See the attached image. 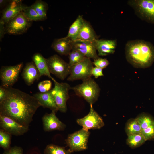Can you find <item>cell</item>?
I'll use <instances>...</instances> for the list:
<instances>
[{"instance_id":"cell-1","label":"cell","mask_w":154,"mask_h":154,"mask_svg":"<svg viewBox=\"0 0 154 154\" xmlns=\"http://www.w3.org/2000/svg\"><path fill=\"white\" fill-rule=\"evenodd\" d=\"M6 89L5 97L0 102V115L29 127L41 105L33 95L12 87Z\"/></svg>"},{"instance_id":"cell-2","label":"cell","mask_w":154,"mask_h":154,"mask_svg":"<svg viewBox=\"0 0 154 154\" xmlns=\"http://www.w3.org/2000/svg\"><path fill=\"white\" fill-rule=\"evenodd\" d=\"M125 50L127 61L134 68H149L154 62V46L149 42L141 39L129 40Z\"/></svg>"},{"instance_id":"cell-3","label":"cell","mask_w":154,"mask_h":154,"mask_svg":"<svg viewBox=\"0 0 154 154\" xmlns=\"http://www.w3.org/2000/svg\"><path fill=\"white\" fill-rule=\"evenodd\" d=\"M76 94L83 98L90 105H92L98 100L100 88L94 79L90 78L82 81V83L71 87Z\"/></svg>"},{"instance_id":"cell-4","label":"cell","mask_w":154,"mask_h":154,"mask_svg":"<svg viewBox=\"0 0 154 154\" xmlns=\"http://www.w3.org/2000/svg\"><path fill=\"white\" fill-rule=\"evenodd\" d=\"M127 3L140 19L154 24V0H129Z\"/></svg>"},{"instance_id":"cell-5","label":"cell","mask_w":154,"mask_h":154,"mask_svg":"<svg viewBox=\"0 0 154 154\" xmlns=\"http://www.w3.org/2000/svg\"><path fill=\"white\" fill-rule=\"evenodd\" d=\"M90 134L88 130L83 128L69 134L65 141L69 151L72 153L86 149Z\"/></svg>"},{"instance_id":"cell-6","label":"cell","mask_w":154,"mask_h":154,"mask_svg":"<svg viewBox=\"0 0 154 154\" xmlns=\"http://www.w3.org/2000/svg\"><path fill=\"white\" fill-rule=\"evenodd\" d=\"M52 80L54 86L51 92L54 100L58 111L65 113L67 109L66 103L69 98V92L71 87L68 83L58 82L54 78Z\"/></svg>"},{"instance_id":"cell-7","label":"cell","mask_w":154,"mask_h":154,"mask_svg":"<svg viewBox=\"0 0 154 154\" xmlns=\"http://www.w3.org/2000/svg\"><path fill=\"white\" fill-rule=\"evenodd\" d=\"M93 65L90 59L86 58L81 62L70 68L67 80L69 81L80 80L83 81L91 78Z\"/></svg>"},{"instance_id":"cell-8","label":"cell","mask_w":154,"mask_h":154,"mask_svg":"<svg viewBox=\"0 0 154 154\" xmlns=\"http://www.w3.org/2000/svg\"><path fill=\"white\" fill-rule=\"evenodd\" d=\"M49 71L60 79H65L70 74V68L67 63L57 54L46 59Z\"/></svg>"},{"instance_id":"cell-9","label":"cell","mask_w":154,"mask_h":154,"mask_svg":"<svg viewBox=\"0 0 154 154\" xmlns=\"http://www.w3.org/2000/svg\"><path fill=\"white\" fill-rule=\"evenodd\" d=\"M31 22L22 11L5 24L6 32L13 35L22 34L31 26Z\"/></svg>"},{"instance_id":"cell-10","label":"cell","mask_w":154,"mask_h":154,"mask_svg":"<svg viewBox=\"0 0 154 154\" xmlns=\"http://www.w3.org/2000/svg\"><path fill=\"white\" fill-rule=\"evenodd\" d=\"M23 67V62L14 66H2L0 71L1 86L6 88L11 87L17 81Z\"/></svg>"},{"instance_id":"cell-11","label":"cell","mask_w":154,"mask_h":154,"mask_svg":"<svg viewBox=\"0 0 154 154\" xmlns=\"http://www.w3.org/2000/svg\"><path fill=\"white\" fill-rule=\"evenodd\" d=\"M77 124L82 128L88 130L99 129L104 125L102 118L94 109L92 105H90L88 113L83 117L76 120Z\"/></svg>"},{"instance_id":"cell-12","label":"cell","mask_w":154,"mask_h":154,"mask_svg":"<svg viewBox=\"0 0 154 154\" xmlns=\"http://www.w3.org/2000/svg\"><path fill=\"white\" fill-rule=\"evenodd\" d=\"M72 50L77 51L90 59L94 60L99 57L97 53L95 40L94 41H82L76 40L72 41Z\"/></svg>"},{"instance_id":"cell-13","label":"cell","mask_w":154,"mask_h":154,"mask_svg":"<svg viewBox=\"0 0 154 154\" xmlns=\"http://www.w3.org/2000/svg\"><path fill=\"white\" fill-rule=\"evenodd\" d=\"M0 129L15 136L22 135L29 130V127L24 126L11 119L0 115Z\"/></svg>"},{"instance_id":"cell-14","label":"cell","mask_w":154,"mask_h":154,"mask_svg":"<svg viewBox=\"0 0 154 154\" xmlns=\"http://www.w3.org/2000/svg\"><path fill=\"white\" fill-rule=\"evenodd\" d=\"M25 6L22 4L21 0L10 1L2 11L0 21H2L5 24L23 11Z\"/></svg>"},{"instance_id":"cell-15","label":"cell","mask_w":154,"mask_h":154,"mask_svg":"<svg viewBox=\"0 0 154 154\" xmlns=\"http://www.w3.org/2000/svg\"><path fill=\"white\" fill-rule=\"evenodd\" d=\"M56 113L52 111L50 114H46L43 116L42 121L43 129L45 131H63L66 128V125L57 117Z\"/></svg>"},{"instance_id":"cell-16","label":"cell","mask_w":154,"mask_h":154,"mask_svg":"<svg viewBox=\"0 0 154 154\" xmlns=\"http://www.w3.org/2000/svg\"><path fill=\"white\" fill-rule=\"evenodd\" d=\"M95 42L99 56H105L115 52L117 44L116 40L98 38L95 40Z\"/></svg>"},{"instance_id":"cell-17","label":"cell","mask_w":154,"mask_h":154,"mask_svg":"<svg viewBox=\"0 0 154 154\" xmlns=\"http://www.w3.org/2000/svg\"><path fill=\"white\" fill-rule=\"evenodd\" d=\"M21 74L25 83L29 86L33 84L35 80H38L40 78L39 72L32 62L26 64Z\"/></svg>"},{"instance_id":"cell-18","label":"cell","mask_w":154,"mask_h":154,"mask_svg":"<svg viewBox=\"0 0 154 154\" xmlns=\"http://www.w3.org/2000/svg\"><path fill=\"white\" fill-rule=\"evenodd\" d=\"M33 96L43 108H48L52 111L56 113L58 111L52 94L51 90L44 93H37L34 94Z\"/></svg>"},{"instance_id":"cell-19","label":"cell","mask_w":154,"mask_h":154,"mask_svg":"<svg viewBox=\"0 0 154 154\" xmlns=\"http://www.w3.org/2000/svg\"><path fill=\"white\" fill-rule=\"evenodd\" d=\"M72 41L66 37L54 40L51 47L57 53L62 55H68L72 51Z\"/></svg>"},{"instance_id":"cell-20","label":"cell","mask_w":154,"mask_h":154,"mask_svg":"<svg viewBox=\"0 0 154 154\" xmlns=\"http://www.w3.org/2000/svg\"><path fill=\"white\" fill-rule=\"evenodd\" d=\"M32 60L39 72L40 77L42 76H45L52 80L54 78L52 77L49 71L46 59L40 53H35L32 57Z\"/></svg>"},{"instance_id":"cell-21","label":"cell","mask_w":154,"mask_h":154,"mask_svg":"<svg viewBox=\"0 0 154 154\" xmlns=\"http://www.w3.org/2000/svg\"><path fill=\"white\" fill-rule=\"evenodd\" d=\"M97 39L98 36L91 24L84 20L83 25L76 40L94 41Z\"/></svg>"},{"instance_id":"cell-22","label":"cell","mask_w":154,"mask_h":154,"mask_svg":"<svg viewBox=\"0 0 154 154\" xmlns=\"http://www.w3.org/2000/svg\"><path fill=\"white\" fill-rule=\"evenodd\" d=\"M84 19L82 15H79L70 27L66 37L72 41L76 40L82 27Z\"/></svg>"},{"instance_id":"cell-23","label":"cell","mask_w":154,"mask_h":154,"mask_svg":"<svg viewBox=\"0 0 154 154\" xmlns=\"http://www.w3.org/2000/svg\"><path fill=\"white\" fill-rule=\"evenodd\" d=\"M142 129L137 119L131 118L126 122L125 131L127 136L141 134Z\"/></svg>"},{"instance_id":"cell-24","label":"cell","mask_w":154,"mask_h":154,"mask_svg":"<svg viewBox=\"0 0 154 154\" xmlns=\"http://www.w3.org/2000/svg\"><path fill=\"white\" fill-rule=\"evenodd\" d=\"M146 141L141 133L128 136L126 142L130 147L131 148H135L141 146Z\"/></svg>"},{"instance_id":"cell-25","label":"cell","mask_w":154,"mask_h":154,"mask_svg":"<svg viewBox=\"0 0 154 154\" xmlns=\"http://www.w3.org/2000/svg\"><path fill=\"white\" fill-rule=\"evenodd\" d=\"M136 119L142 129L154 125V118L150 114L145 112L139 114Z\"/></svg>"},{"instance_id":"cell-26","label":"cell","mask_w":154,"mask_h":154,"mask_svg":"<svg viewBox=\"0 0 154 154\" xmlns=\"http://www.w3.org/2000/svg\"><path fill=\"white\" fill-rule=\"evenodd\" d=\"M31 6L38 15L44 20L47 19L48 5L46 3L41 0H37Z\"/></svg>"},{"instance_id":"cell-27","label":"cell","mask_w":154,"mask_h":154,"mask_svg":"<svg viewBox=\"0 0 154 154\" xmlns=\"http://www.w3.org/2000/svg\"><path fill=\"white\" fill-rule=\"evenodd\" d=\"M71 153L64 147L52 144L47 145L44 151V154H71Z\"/></svg>"},{"instance_id":"cell-28","label":"cell","mask_w":154,"mask_h":154,"mask_svg":"<svg viewBox=\"0 0 154 154\" xmlns=\"http://www.w3.org/2000/svg\"><path fill=\"white\" fill-rule=\"evenodd\" d=\"M23 12L24 15L30 21H40L44 19L40 16L31 6H25Z\"/></svg>"},{"instance_id":"cell-29","label":"cell","mask_w":154,"mask_h":154,"mask_svg":"<svg viewBox=\"0 0 154 154\" xmlns=\"http://www.w3.org/2000/svg\"><path fill=\"white\" fill-rule=\"evenodd\" d=\"M68 55L69 59L68 64L70 68L74 65L81 62L86 58L80 52L74 50H72Z\"/></svg>"},{"instance_id":"cell-30","label":"cell","mask_w":154,"mask_h":154,"mask_svg":"<svg viewBox=\"0 0 154 154\" xmlns=\"http://www.w3.org/2000/svg\"><path fill=\"white\" fill-rule=\"evenodd\" d=\"M11 135L10 134L0 129V147L4 150L11 147Z\"/></svg>"},{"instance_id":"cell-31","label":"cell","mask_w":154,"mask_h":154,"mask_svg":"<svg viewBox=\"0 0 154 154\" xmlns=\"http://www.w3.org/2000/svg\"><path fill=\"white\" fill-rule=\"evenodd\" d=\"M52 83L50 80H45L40 82L38 87L40 92L44 93L51 90Z\"/></svg>"},{"instance_id":"cell-32","label":"cell","mask_w":154,"mask_h":154,"mask_svg":"<svg viewBox=\"0 0 154 154\" xmlns=\"http://www.w3.org/2000/svg\"><path fill=\"white\" fill-rule=\"evenodd\" d=\"M141 133L147 141L154 140V125L142 129Z\"/></svg>"},{"instance_id":"cell-33","label":"cell","mask_w":154,"mask_h":154,"mask_svg":"<svg viewBox=\"0 0 154 154\" xmlns=\"http://www.w3.org/2000/svg\"><path fill=\"white\" fill-rule=\"evenodd\" d=\"M96 67L103 69L106 68L109 64L108 61L106 58H99L94 60L92 62Z\"/></svg>"},{"instance_id":"cell-34","label":"cell","mask_w":154,"mask_h":154,"mask_svg":"<svg viewBox=\"0 0 154 154\" xmlns=\"http://www.w3.org/2000/svg\"><path fill=\"white\" fill-rule=\"evenodd\" d=\"M22 148L19 146H14L4 150L3 154H23Z\"/></svg>"},{"instance_id":"cell-35","label":"cell","mask_w":154,"mask_h":154,"mask_svg":"<svg viewBox=\"0 0 154 154\" xmlns=\"http://www.w3.org/2000/svg\"><path fill=\"white\" fill-rule=\"evenodd\" d=\"M103 69L96 67H93L92 70V74L95 78L104 76L103 72Z\"/></svg>"},{"instance_id":"cell-36","label":"cell","mask_w":154,"mask_h":154,"mask_svg":"<svg viewBox=\"0 0 154 154\" xmlns=\"http://www.w3.org/2000/svg\"><path fill=\"white\" fill-rule=\"evenodd\" d=\"M5 24L2 21H0V39L3 38L6 32Z\"/></svg>"},{"instance_id":"cell-37","label":"cell","mask_w":154,"mask_h":154,"mask_svg":"<svg viewBox=\"0 0 154 154\" xmlns=\"http://www.w3.org/2000/svg\"><path fill=\"white\" fill-rule=\"evenodd\" d=\"M6 94V88L1 86H0V102L2 101L5 98Z\"/></svg>"},{"instance_id":"cell-38","label":"cell","mask_w":154,"mask_h":154,"mask_svg":"<svg viewBox=\"0 0 154 154\" xmlns=\"http://www.w3.org/2000/svg\"><path fill=\"white\" fill-rule=\"evenodd\" d=\"M5 1L3 0H1L0 1V6H2L3 5H4L5 3Z\"/></svg>"}]
</instances>
